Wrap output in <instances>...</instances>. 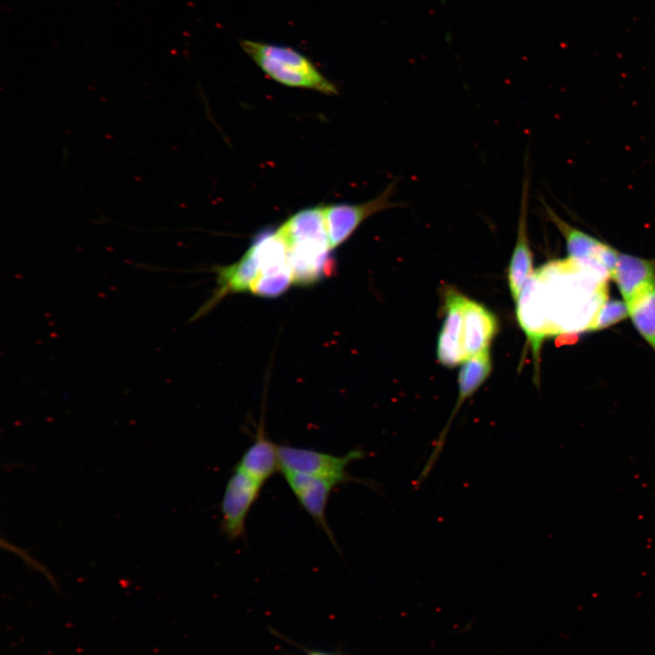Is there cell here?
I'll list each match as a JSON object with an SVG mask.
<instances>
[{"label": "cell", "instance_id": "6da1fadb", "mask_svg": "<svg viewBox=\"0 0 655 655\" xmlns=\"http://www.w3.org/2000/svg\"><path fill=\"white\" fill-rule=\"evenodd\" d=\"M278 229L288 247L293 284L312 285L334 273L324 206L297 212Z\"/></svg>", "mask_w": 655, "mask_h": 655}, {"label": "cell", "instance_id": "7a4b0ae2", "mask_svg": "<svg viewBox=\"0 0 655 655\" xmlns=\"http://www.w3.org/2000/svg\"><path fill=\"white\" fill-rule=\"evenodd\" d=\"M242 50L271 79L292 87L337 95L330 82L309 58L293 47L242 39Z\"/></svg>", "mask_w": 655, "mask_h": 655}, {"label": "cell", "instance_id": "3957f363", "mask_svg": "<svg viewBox=\"0 0 655 655\" xmlns=\"http://www.w3.org/2000/svg\"><path fill=\"white\" fill-rule=\"evenodd\" d=\"M365 452L354 448L343 456L325 453L310 448L287 445L278 446L279 471H291L319 477L338 484L357 481L366 483L352 477L348 467L358 459L363 458Z\"/></svg>", "mask_w": 655, "mask_h": 655}, {"label": "cell", "instance_id": "277c9868", "mask_svg": "<svg viewBox=\"0 0 655 655\" xmlns=\"http://www.w3.org/2000/svg\"><path fill=\"white\" fill-rule=\"evenodd\" d=\"M397 181L389 183L376 197L361 204H335L324 206L327 231L331 248L344 243L355 230L371 216L396 207L402 203L391 200Z\"/></svg>", "mask_w": 655, "mask_h": 655}, {"label": "cell", "instance_id": "5b68a950", "mask_svg": "<svg viewBox=\"0 0 655 655\" xmlns=\"http://www.w3.org/2000/svg\"><path fill=\"white\" fill-rule=\"evenodd\" d=\"M263 485L239 468H234L221 501V529L230 540L241 539L245 535L248 513Z\"/></svg>", "mask_w": 655, "mask_h": 655}, {"label": "cell", "instance_id": "8992f818", "mask_svg": "<svg viewBox=\"0 0 655 655\" xmlns=\"http://www.w3.org/2000/svg\"><path fill=\"white\" fill-rule=\"evenodd\" d=\"M545 213L564 237L569 258L592 265L612 278L620 255L617 249L567 223L547 205Z\"/></svg>", "mask_w": 655, "mask_h": 655}, {"label": "cell", "instance_id": "52a82bcc", "mask_svg": "<svg viewBox=\"0 0 655 655\" xmlns=\"http://www.w3.org/2000/svg\"><path fill=\"white\" fill-rule=\"evenodd\" d=\"M281 473L301 508L313 519L337 548L336 539L327 520L326 511L330 494L339 484L330 479L302 473L291 471Z\"/></svg>", "mask_w": 655, "mask_h": 655}, {"label": "cell", "instance_id": "ba28073f", "mask_svg": "<svg viewBox=\"0 0 655 655\" xmlns=\"http://www.w3.org/2000/svg\"><path fill=\"white\" fill-rule=\"evenodd\" d=\"M468 299L452 287L445 291V317L438 339L437 356L438 361L448 368H454L466 360L463 348V321Z\"/></svg>", "mask_w": 655, "mask_h": 655}, {"label": "cell", "instance_id": "9c48e42d", "mask_svg": "<svg viewBox=\"0 0 655 655\" xmlns=\"http://www.w3.org/2000/svg\"><path fill=\"white\" fill-rule=\"evenodd\" d=\"M529 191V180L526 173L521 189L517 238L508 268L509 287L516 305L533 273V254L528 231Z\"/></svg>", "mask_w": 655, "mask_h": 655}, {"label": "cell", "instance_id": "30bf717a", "mask_svg": "<svg viewBox=\"0 0 655 655\" xmlns=\"http://www.w3.org/2000/svg\"><path fill=\"white\" fill-rule=\"evenodd\" d=\"M612 279L628 304L655 287V258L620 253Z\"/></svg>", "mask_w": 655, "mask_h": 655}, {"label": "cell", "instance_id": "8fae6325", "mask_svg": "<svg viewBox=\"0 0 655 655\" xmlns=\"http://www.w3.org/2000/svg\"><path fill=\"white\" fill-rule=\"evenodd\" d=\"M498 330L492 312L481 304L468 299L464 309L463 348L466 359L489 348Z\"/></svg>", "mask_w": 655, "mask_h": 655}, {"label": "cell", "instance_id": "7c38bea8", "mask_svg": "<svg viewBox=\"0 0 655 655\" xmlns=\"http://www.w3.org/2000/svg\"><path fill=\"white\" fill-rule=\"evenodd\" d=\"M236 467L263 484L279 470L278 446L267 437L263 425Z\"/></svg>", "mask_w": 655, "mask_h": 655}, {"label": "cell", "instance_id": "4fadbf2b", "mask_svg": "<svg viewBox=\"0 0 655 655\" xmlns=\"http://www.w3.org/2000/svg\"><path fill=\"white\" fill-rule=\"evenodd\" d=\"M627 307L633 326L655 350V287L634 298Z\"/></svg>", "mask_w": 655, "mask_h": 655}, {"label": "cell", "instance_id": "5bb4252c", "mask_svg": "<svg viewBox=\"0 0 655 655\" xmlns=\"http://www.w3.org/2000/svg\"><path fill=\"white\" fill-rule=\"evenodd\" d=\"M629 317L627 304L617 299H605L590 319L586 331L610 328Z\"/></svg>", "mask_w": 655, "mask_h": 655}, {"label": "cell", "instance_id": "9a60e30c", "mask_svg": "<svg viewBox=\"0 0 655 655\" xmlns=\"http://www.w3.org/2000/svg\"><path fill=\"white\" fill-rule=\"evenodd\" d=\"M311 655H328V654H323V653H312Z\"/></svg>", "mask_w": 655, "mask_h": 655}]
</instances>
